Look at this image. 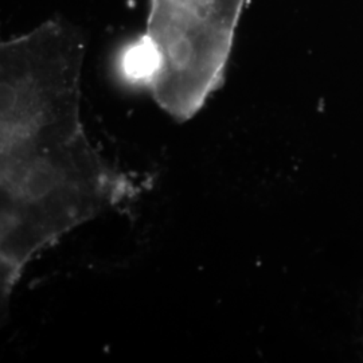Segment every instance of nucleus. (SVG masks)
<instances>
[{
	"label": "nucleus",
	"mask_w": 363,
	"mask_h": 363,
	"mask_svg": "<svg viewBox=\"0 0 363 363\" xmlns=\"http://www.w3.org/2000/svg\"><path fill=\"white\" fill-rule=\"evenodd\" d=\"M245 1L150 0L143 85L175 121L191 120L222 86Z\"/></svg>",
	"instance_id": "nucleus-2"
},
{
	"label": "nucleus",
	"mask_w": 363,
	"mask_h": 363,
	"mask_svg": "<svg viewBox=\"0 0 363 363\" xmlns=\"http://www.w3.org/2000/svg\"><path fill=\"white\" fill-rule=\"evenodd\" d=\"M85 37L45 21L0 45V294L65 235L125 208L143 183L91 143L81 118Z\"/></svg>",
	"instance_id": "nucleus-1"
}]
</instances>
